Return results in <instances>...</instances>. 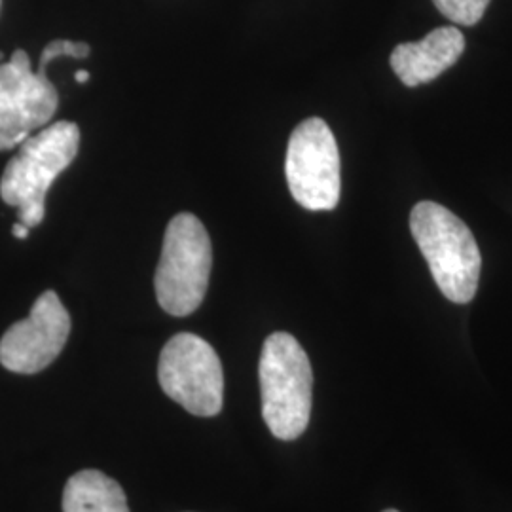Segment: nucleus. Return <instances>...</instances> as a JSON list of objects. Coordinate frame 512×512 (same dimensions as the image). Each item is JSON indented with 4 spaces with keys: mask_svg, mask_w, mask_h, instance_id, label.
<instances>
[{
    "mask_svg": "<svg viewBox=\"0 0 512 512\" xmlns=\"http://www.w3.org/2000/svg\"><path fill=\"white\" fill-rule=\"evenodd\" d=\"M80 148V129L74 122H55L27 137L8 162L0 179V198L18 209L29 230L42 224L46 194L55 179L73 164Z\"/></svg>",
    "mask_w": 512,
    "mask_h": 512,
    "instance_id": "f257e3e1",
    "label": "nucleus"
},
{
    "mask_svg": "<svg viewBox=\"0 0 512 512\" xmlns=\"http://www.w3.org/2000/svg\"><path fill=\"white\" fill-rule=\"evenodd\" d=\"M410 230L440 293L454 304H469L478 289L482 256L467 224L444 205L420 202L410 213Z\"/></svg>",
    "mask_w": 512,
    "mask_h": 512,
    "instance_id": "f03ea898",
    "label": "nucleus"
},
{
    "mask_svg": "<svg viewBox=\"0 0 512 512\" xmlns=\"http://www.w3.org/2000/svg\"><path fill=\"white\" fill-rule=\"evenodd\" d=\"M258 378L268 429L277 439H298L310 423L313 372L306 351L289 332L266 338Z\"/></svg>",
    "mask_w": 512,
    "mask_h": 512,
    "instance_id": "7ed1b4c3",
    "label": "nucleus"
},
{
    "mask_svg": "<svg viewBox=\"0 0 512 512\" xmlns=\"http://www.w3.org/2000/svg\"><path fill=\"white\" fill-rule=\"evenodd\" d=\"M213 266V247L202 220L181 213L169 220L154 277L162 310L186 317L202 306Z\"/></svg>",
    "mask_w": 512,
    "mask_h": 512,
    "instance_id": "20e7f679",
    "label": "nucleus"
},
{
    "mask_svg": "<svg viewBox=\"0 0 512 512\" xmlns=\"http://www.w3.org/2000/svg\"><path fill=\"white\" fill-rule=\"evenodd\" d=\"M158 380L165 395L194 416L211 418L222 410L224 374L219 355L196 334L181 332L165 344Z\"/></svg>",
    "mask_w": 512,
    "mask_h": 512,
    "instance_id": "39448f33",
    "label": "nucleus"
},
{
    "mask_svg": "<svg viewBox=\"0 0 512 512\" xmlns=\"http://www.w3.org/2000/svg\"><path fill=\"white\" fill-rule=\"evenodd\" d=\"M285 175L298 205L310 211H332L340 202V152L321 118L304 120L289 139Z\"/></svg>",
    "mask_w": 512,
    "mask_h": 512,
    "instance_id": "423d86ee",
    "label": "nucleus"
},
{
    "mask_svg": "<svg viewBox=\"0 0 512 512\" xmlns=\"http://www.w3.org/2000/svg\"><path fill=\"white\" fill-rule=\"evenodd\" d=\"M46 71L48 67H38L35 73L23 50L0 65V152L18 147L54 118L59 95Z\"/></svg>",
    "mask_w": 512,
    "mask_h": 512,
    "instance_id": "0eeeda50",
    "label": "nucleus"
},
{
    "mask_svg": "<svg viewBox=\"0 0 512 512\" xmlns=\"http://www.w3.org/2000/svg\"><path fill=\"white\" fill-rule=\"evenodd\" d=\"M71 334V315L54 291L40 294L27 319L0 340V365L16 374H37L52 365Z\"/></svg>",
    "mask_w": 512,
    "mask_h": 512,
    "instance_id": "6e6552de",
    "label": "nucleus"
},
{
    "mask_svg": "<svg viewBox=\"0 0 512 512\" xmlns=\"http://www.w3.org/2000/svg\"><path fill=\"white\" fill-rule=\"evenodd\" d=\"M463 52V33L456 27H439L420 42L399 44L391 54V67L404 86L416 88L456 65Z\"/></svg>",
    "mask_w": 512,
    "mask_h": 512,
    "instance_id": "1a4fd4ad",
    "label": "nucleus"
},
{
    "mask_svg": "<svg viewBox=\"0 0 512 512\" xmlns=\"http://www.w3.org/2000/svg\"><path fill=\"white\" fill-rule=\"evenodd\" d=\"M63 512H129L128 499L116 480L86 469L69 478L63 492Z\"/></svg>",
    "mask_w": 512,
    "mask_h": 512,
    "instance_id": "9d476101",
    "label": "nucleus"
},
{
    "mask_svg": "<svg viewBox=\"0 0 512 512\" xmlns=\"http://www.w3.org/2000/svg\"><path fill=\"white\" fill-rule=\"evenodd\" d=\"M433 2L444 18L467 27L478 23L490 4V0H433Z\"/></svg>",
    "mask_w": 512,
    "mask_h": 512,
    "instance_id": "9b49d317",
    "label": "nucleus"
},
{
    "mask_svg": "<svg viewBox=\"0 0 512 512\" xmlns=\"http://www.w3.org/2000/svg\"><path fill=\"white\" fill-rule=\"evenodd\" d=\"M12 234H14V238L27 239L29 238V228L25 224H21V222H16L12 226Z\"/></svg>",
    "mask_w": 512,
    "mask_h": 512,
    "instance_id": "f8f14e48",
    "label": "nucleus"
},
{
    "mask_svg": "<svg viewBox=\"0 0 512 512\" xmlns=\"http://www.w3.org/2000/svg\"><path fill=\"white\" fill-rule=\"evenodd\" d=\"M74 78H76V82H88L90 74L86 73V71H78V73L74 74Z\"/></svg>",
    "mask_w": 512,
    "mask_h": 512,
    "instance_id": "ddd939ff",
    "label": "nucleus"
},
{
    "mask_svg": "<svg viewBox=\"0 0 512 512\" xmlns=\"http://www.w3.org/2000/svg\"><path fill=\"white\" fill-rule=\"evenodd\" d=\"M384 512H399V511H395V509H387V511H384Z\"/></svg>",
    "mask_w": 512,
    "mask_h": 512,
    "instance_id": "4468645a",
    "label": "nucleus"
},
{
    "mask_svg": "<svg viewBox=\"0 0 512 512\" xmlns=\"http://www.w3.org/2000/svg\"><path fill=\"white\" fill-rule=\"evenodd\" d=\"M0 59H2V52H0Z\"/></svg>",
    "mask_w": 512,
    "mask_h": 512,
    "instance_id": "2eb2a0df",
    "label": "nucleus"
}]
</instances>
